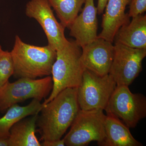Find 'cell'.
Listing matches in <instances>:
<instances>
[{
  "mask_svg": "<svg viewBox=\"0 0 146 146\" xmlns=\"http://www.w3.org/2000/svg\"><path fill=\"white\" fill-rule=\"evenodd\" d=\"M80 110L77 88L65 89L43 105L36 121L41 139L51 141L61 139Z\"/></svg>",
  "mask_w": 146,
  "mask_h": 146,
  "instance_id": "6da1fadb",
  "label": "cell"
},
{
  "mask_svg": "<svg viewBox=\"0 0 146 146\" xmlns=\"http://www.w3.org/2000/svg\"><path fill=\"white\" fill-rule=\"evenodd\" d=\"M10 52L14 65L13 75L16 77L36 79L51 74L56 51L48 45L29 44L16 35Z\"/></svg>",
  "mask_w": 146,
  "mask_h": 146,
  "instance_id": "7a4b0ae2",
  "label": "cell"
},
{
  "mask_svg": "<svg viewBox=\"0 0 146 146\" xmlns=\"http://www.w3.org/2000/svg\"><path fill=\"white\" fill-rule=\"evenodd\" d=\"M82 48L74 40H69L65 46L56 50L52 69V90L42 104L50 101L64 89L77 88L80 85L85 69L80 60Z\"/></svg>",
  "mask_w": 146,
  "mask_h": 146,
  "instance_id": "3957f363",
  "label": "cell"
},
{
  "mask_svg": "<svg viewBox=\"0 0 146 146\" xmlns=\"http://www.w3.org/2000/svg\"><path fill=\"white\" fill-rule=\"evenodd\" d=\"M107 115L122 121L129 128H134L146 117V98L132 93L128 86H117L104 109Z\"/></svg>",
  "mask_w": 146,
  "mask_h": 146,
  "instance_id": "277c9868",
  "label": "cell"
},
{
  "mask_svg": "<svg viewBox=\"0 0 146 146\" xmlns=\"http://www.w3.org/2000/svg\"><path fill=\"white\" fill-rule=\"evenodd\" d=\"M106 117L102 110L80 109L63 138L65 146H86L92 141L99 145L105 138Z\"/></svg>",
  "mask_w": 146,
  "mask_h": 146,
  "instance_id": "5b68a950",
  "label": "cell"
},
{
  "mask_svg": "<svg viewBox=\"0 0 146 146\" xmlns=\"http://www.w3.org/2000/svg\"><path fill=\"white\" fill-rule=\"evenodd\" d=\"M52 88V77L50 76L38 79L22 78L14 82L8 81L0 88V112L29 99L40 101L46 99Z\"/></svg>",
  "mask_w": 146,
  "mask_h": 146,
  "instance_id": "8992f818",
  "label": "cell"
},
{
  "mask_svg": "<svg viewBox=\"0 0 146 146\" xmlns=\"http://www.w3.org/2000/svg\"><path fill=\"white\" fill-rule=\"evenodd\" d=\"M116 86L109 74L100 76L84 69L81 83L77 88L80 108L84 110H104Z\"/></svg>",
  "mask_w": 146,
  "mask_h": 146,
  "instance_id": "52a82bcc",
  "label": "cell"
},
{
  "mask_svg": "<svg viewBox=\"0 0 146 146\" xmlns=\"http://www.w3.org/2000/svg\"><path fill=\"white\" fill-rule=\"evenodd\" d=\"M114 58L109 73L117 86H129L143 70L146 49L133 48L115 43Z\"/></svg>",
  "mask_w": 146,
  "mask_h": 146,
  "instance_id": "ba28073f",
  "label": "cell"
},
{
  "mask_svg": "<svg viewBox=\"0 0 146 146\" xmlns=\"http://www.w3.org/2000/svg\"><path fill=\"white\" fill-rule=\"evenodd\" d=\"M25 14L39 23L50 46L56 51L68 44L69 40L65 35V28L56 20L48 0H31L26 6Z\"/></svg>",
  "mask_w": 146,
  "mask_h": 146,
  "instance_id": "9c48e42d",
  "label": "cell"
},
{
  "mask_svg": "<svg viewBox=\"0 0 146 146\" xmlns=\"http://www.w3.org/2000/svg\"><path fill=\"white\" fill-rule=\"evenodd\" d=\"M114 52L112 42L98 38L82 48V64L85 69L98 75H106L109 74Z\"/></svg>",
  "mask_w": 146,
  "mask_h": 146,
  "instance_id": "30bf717a",
  "label": "cell"
},
{
  "mask_svg": "<svg viewBox=\"0 0 146 146\" xmlns=\"http://www.w3.org/2000/svg\"><path fill=\"white\" fill-rule=\"evenodd\" d=\"M98 9L94 0H86L84 7L69 28L70 35L76 44L82 48L98 38Z\"/></svg>",
  "mask_w": 146,
  "mask_h": 146,
  "instance_id": "8fae6325",
  "label": "cell"
},
{
  "mask_svg": "<svg viewBox=\"0 0 146 146\" xmlns=\"http://www.w3.org/2000/svg\"><path fill=\"white\" fill-rule=\"evenodd\" d=\"M131 0H108L105 13L102 21V30L98 38L113 42L119 29L130 22L128 13H125L127 6Z\"/></svg>",
  "mask_w": 146,
  "mask_h": 146,
  "instance_id": "7c38bea8",
  "label": "cell"
},
{
  "mask_svg": "<svg viewBox=\"0 0 146 146\" xmlns=\"http://www.w3.org/2000/svg\"><path fill=\"white\" fill-rule=\"evenodd\" d=\"M115 43L127 46L146 49V15L140 14L121 27L114 37Z\"/></svg>",
  "mask_w": 146,
  "mask_h": 146,
  "instance_id": "4fadbf2b",
  "label": "cell"
},
{
  "mask_svg": "<svg viewBox=\"0 0 146 146\" xmlns=\"http://www.w3.org/2000/svg\"><path fill=\"white\" fill-rule=\"evenodd\" d=\"M105 138L99 146H142L131 133L129 128L117 118L106 115Z\"/></svg>",
  "mask_w": 146,
  "mask_h": 146,
  "instance_id": "5bb4252c",
  "label": "cell"
},
{
  "mask_svg": "<svg viewBox=\"0 0 146 146\" xmlns=\"http://www.w3.org/2000/svg\"><path fill=\"white\" fill-rule=\"evenodd\" d=\"M38 114L24 118L11 127L8 138V146H41L36 135Z\"/></svg>",
  "mask_w": 146,
  "mask_h": 146,
  "instance_id": "9a60e30c",
  "label": "cell"
},
{
  "mask_svg": "<svg viewBox=\"0 0 146 146\" xmlns=\"http://www.w3.org/2000/svg\"><path fill=\"white\" fill-rule=\"evenodd\" d=\"M40 102L33 99L26 106L16 104L9 107L5 115L0 118V138H8L11 128L20 120L29 116L39 114L43 107Z\"/></svg>",
  "mask_w": 146,
  "mask_h": 146,
  "instance_id": "2e32d148",
  "label": "cell"
},
{
  "mask_svg": "<svg viewBox=\"0 0 146 146\" xmlns=\"http://www.w3.org/2000/svg\"><path fill=\"white\" fill-rule=\"evenodd\" d=\"M60 23L69 28L78 15L86 0H48Z\"/></svg>",
  "mask_w": 146,
  "mask_h": 146,
  "instance_id": "e0dca14e",
  "label": "cell"
},
{
  "mask_svg": "<svg viewBox=\"0 0 146 146\" xmlns=\"http://www.w3.org/2000/svg\"><path fill=\"white\" fill-rule=\"evenodd\" d=\"M14 73V65L11 54L8 51L0 53V88L7 82Z\"/></svg>",
  "mask_w": 146,
  "mask_h": 146,
  "instance_id": "ac0fdd59",
  "label": "cell"
},
{
  "mask_svg": "<svg viewBox=\"0 0 146 146\" xmlns=\"http://www.w3.org/2000/svg\"><path fill=\"white\" fill-rule=\"evenodd\" d=\"M128 14L130 17L143 14L146 11V0H131Z\"/></svg>",
  "mask_w": 146,
  "mask_h": 146,
  "instance_id": "d6986e66",
  "label": "cell"
},
{
  "mask_svg": "<svg viewBox=\"0 0 146 146\" xmlns=\"http://www.w3.org/2000/svg\"><path fill=\"white\" fill-rule=\"evenodd\" d=\"M43 146H65L64 139L51 141H43L41 144Z\"/></svg>",
  "mask_w": 146,
  "mask_h": 146,
  "instance_id": "ffe728a7",
  "label": "cell"
},
{
  "mask_svg": "<svg viewBox=\"0 0 146 146\" xmlns=\"http://www.w3.org/2000/svg\"><path fill=\"white\" fill-rule=\"evenodd\" d=\"M108 0H98V14L100 15L103 13L106 7V4Z\"/></svg>",
  "mask_w": 146,
  "mask_h": 146,
  "instance_id": "44dd1931",
  "label": "cell"
},
{
  "mask_svg": "<svg viewBox=\"0 0 146 146\" xmlns=\"http://www.w3.org/2000/svg\"><path fill=\"white\" fill-rule=\"evenodd\" d=\"M0 146H8V139L0 138Z\"/></svg>",
  "mask_w": 146,
  "mask_h": 146,
  "instance_id": "7402d4cb",
  "label": "cell"
},
{
  "mask_svg": "<svg viewBox=\"0 0 146 146\" xmlns=\"http://www.w3.org/2000/svg\"><path fill=\"white\" fill-rule=\"evenodd\" d=\"M3 50L2 49L1 46V44H0V53Z\"/></svg>",
  "mask_w": 146,
  "mask_h": 146,
  "instance_id": "603a6c76",
  "label": "cell"
},
{
  "mask_svg": "<svg viewBox=\"0 0 146 146\" xmlns=\"http://www.w3.org/2000/svg\"><path fill=\"white\" fill-rule=\"evenodd\" d=\"M0 22H1V20H0Z\"/></svg>",
  "mask_w": 146,
  "mask_h": 146,
  "instance_id": "cb8c5ba5",
  "label": "cell"
}]
</instances>
